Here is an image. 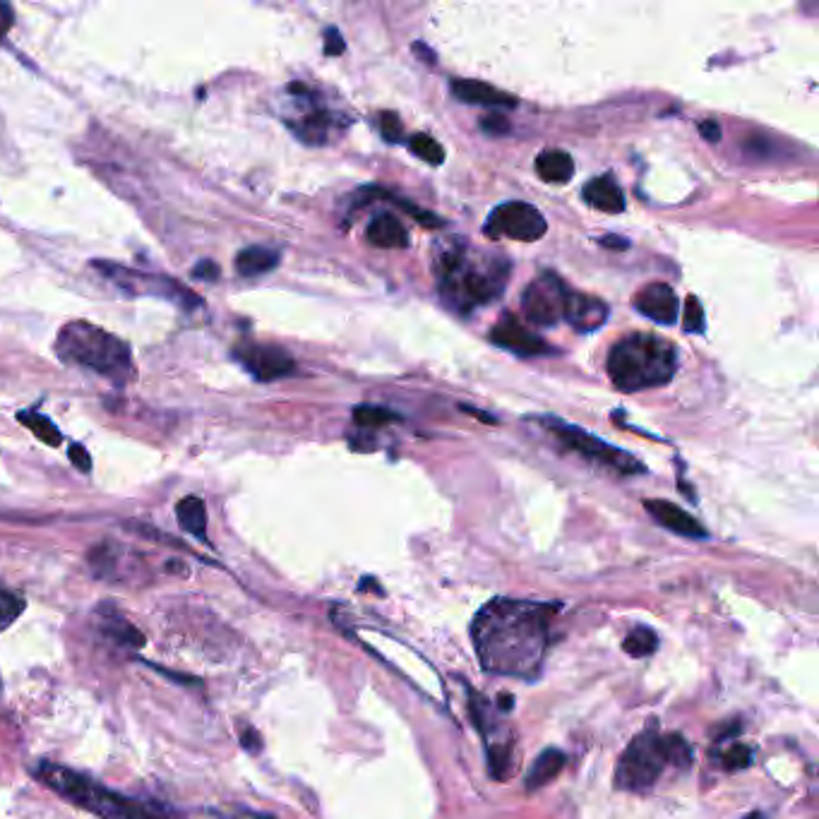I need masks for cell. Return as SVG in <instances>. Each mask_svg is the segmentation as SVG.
<instances>
[{
	"label": "cell",
	"mask_w": 819,
	"mask_h": 819,
	"mask_svg": "<svg viewBox=\"0 0 819 819\" xmlns=\"http://www.w3.org/2000/svg\"><path fill=\"white\" fill-rule=\"evenodd\" d=\"M401 207H405V210L416 219V222H419V224H423V226H428V229H440V226H443L445 222H443V219H437L433 212H425V210H421V207H416V204H409V202H399Z\"/></svg>",
	"instance_id": "d590c367"
},
{
	"label": "cell",
	"mask_w": 819,
	"mask_h": 819,
	"mask_svg": "<svg viewBox=\"0 0 819 819\" xmlns=\"http://www.w3.org/2000/svg\"><path fill=\"white\" fill-rule=\"evenodd\" d=\"M700 132H702V138L709 140V142H718V138H721V130H718L714 120H704V124L700 126Z\"/></svg>",
	"instance_id": "b9f144b4"
},
{
	"label": "cell",
	"mask_w": 819,
	"mask_h": 819,
	"mask_svg": "<svg viewBox=\"0 0 819 819\" xmlns=\"http://www.w3.org/2000/svg\"><path fill=\"white\" fill-rule=\"evenodd\" d=\"M353 421H356V425L361 428H385L389 423H397L399 416L385 407L363 405L359 409H353Z\"/></svg>",
	"instance_id": "4316f807"
},
{
	"label": "cell",
	"mask_w": 819,
	"mask_h": 819,
	"mask_svg": "<svg viewBox=\"0 0 819 819\" xmlns=\"http://www.w3.org/2000/svg\"><path fill=\"white\" fill-rule=\"evenodd\" d=\"M176 517L183 531H188L195 539L207 541V507L202 503V498H183L176 505Z\"/></svg>",
	"instance_id": "44dd1931"
},
{
	"label": "cell",
	"mask_w": 819,
	"mask_h": 819,
	"mask_svg": "<svg viewBox=\"0 0 819 819\" xmlns=\"http://www.w3.org/2000/svg\"><path fill=\"white\" fill-rule=\"evenodd\" d=\"M510 760H512V754L507 745H493V748L488 750V772H491L493 779L503 781L510 774V767H512Z\"/></svg>",
	"instance_id": "4dcf8cb0"
},
{
	"label": "cell",
	"mask_w": 819,
	"mask_h": 819,
	"mask_svg": "<svg viewBox=\"0 0 819 819\" xmlns=\"http://www.w3.org/2000/svg\"><path fill=\"white\" fill-rule=\"evenodd\" d=\"M10 24H12V10L10 5L0 3V39H3V34L10 30Z\"/></svg>",
	"instance_id": "7bdbcfd3"
},
{
	"label": "cell",
	"mask_w": 819,
	"mask_h": 819,
	"mask_svg": "<svg viewBox=\"0 0 819 819\" xmlns=\"http://www.w3.org/2000/svg\"><path fill=\"white\" fill-rule=\"evenodd\" d=\"M236 359L246 365V371L253 373L255 381L260 383H272L279 377H286L296 371L291 353L281 347L270 344H248L234 351Z\"/></svg>",
	"instance_id": "30bf717a"
},
{
	"label": "cell",
	"mask_w": 819,
	"mask_h": 819,
	"mask_svg": "<svg viewBox=\"0 0 819 819\" xmlns=\"http://www.w3.org/2000/svg\"><path fill=\"white\" fill-rule=\"evenodd\" d=\"M553 613L555 608H550V604L507 601V598L488 604L471 628L483 666L503 676H536L548 650Z\"/></svg>",
	"instance_id": "6da1fadb"
},
{
	"label": "cell",
	"mask_w": 819,
	"mask_h": 819,
	"mask_svg": "<svg viewBox=\"0 0 819 819\" xmlns=\"http://www.w3.org/2000/svg\"><path fill=\"white\" fill-rule=\"evenodd\" d=\"M461 411H464V413H469V416H476V419H479V421H483L485 425H495V423H498V419H495V416H491V413H485V411H481V409H471V407H461Z\"/></svg>",
	"instance_id": "ee69618b"
},
{
	"label": "cell",
	"mask_w": 819,
	"mask_h": 819,
	"mask_svg": "<svg viewBox=\"0 0 819 819\" xmlns=\"http://www.w3.org/2000/svg\"><path fill=\"white\" fill-rule=\"evenodd\" d=\"M491 339L500 349L517 353V356H543V353L550 351L546 341L539 335L529 332L515 315L500 317V323L493 327Z\"/></svg>",
	"instance_id": "8fae6325"
},
{
	"label": "cell",
	"mask_w": 819,
	"mask_h": 819,
	"mask_svg": "<svg viewBox=\"0 0 819 819\" xmlns=\"http://www.w3.org/2000/svg\"><path fill=\"white\" fill-rule=\"evenodd\" d=\"M601 246H606L608 250H628L630 248V241L628 238H620V236H606L601 238Z\"/></svg>",
	"instance_id": "60d3db41"
},
{
	"label": "cell",
	"mask_w": 819,
	"mask_h": 819,
	"mask_svg": "<svg viewBox=\"0 0 819 819\" xmlns=\"http://www.w3.org/2000/svg\"><path fill=\"white\" fill-rule=\"evenodd\" d=\"M622 650H625V654H630L632 658H644V656H652L656 650H658V637L656 632L652 628H634L625 642H622Z\"/></svg>",
	"instance_id": "d4e9b609"
},
{
	"label": "cell",
	"mask_w": 819,
	"mask_h": 819,
	"mask_svg": "<svg viewBox=\"0 0 819 819\" xmlns=\"http://www.w3.org/2000/svg\"><path fill=\"white\" fill-rule=\"evenodd\" d=\"M381 132H383L385 142L395 144V142H401V138H405V126H401V120H399L397 114L385 112L381 116Z\"/></svg>",
	"instance_id": "836d02e7"
},
{
	"label": "cell",
	"mask_w": 819,
	"mask_h": 819,
	"mask_svg": "<svg viewBox=\"0 0 819 819\" xmlns=\"http://www.w3.org/2000/svg\"><path fill=\"white\" fill-rule=\"evenodd\" d=\"M22 610H24L22 596L5 589V586H0V632L8 630L12 622L22 616Z\"/></svg>",
	"instance_id": "f1b7e54d"
},
{
	"label": "cell",
	"mask_w": 819,
	"mask_h": 819,
	"mask_svg": "<svg viewBox=\"0 0 819 819\" xmlns=\"http://www.w3.org/2000/svg\"><path fill=\"white\" fill-rule=\"evenodd\" d=\"M344 36H341L339 34V30H335V27H329L327 32H325V54L327 56H339V54H344Z\"/></svg>",
	"instance_id": "74e56055"
},
{
	"label": "cell",
	"mask_w": 819,
	"mask_h": 819,
	"mask_svg": "<svg viewBox=\"0 0 819 819\" xmlns=\"http://www.w3.org/2000/svg\"><path fill=\"white\" fill-rule=\"evenodd\" d=\"M413 51H416V54H421L425 63H435V60H437V56H435L433 51H428V48H425L421 42H416V44H413Z\"/></svg>",
	"instance_id": "f6af8a7d"
},
{
	"label": "cell",
	"mask_w": 819,
	"mask_h": 819,
	"mask_svg": "<svg viewBox=\"0 0 819 819\" xmlns=\"http://www.w3.org/2000/svg\"><path fill=\"white\" fill-rule=\"evenodd\" d=\"M752 764V750L748 745H733V748L724 754V769L726 772H740V769H748Z\"/></svg>",
	"instance_id": "1f68e13d"
},
{
	"label": "cell",
	"mask_w": 819,
	"mask_h": 819,
	"mask_svg": "<svg viewBox=\"0 0 819 819\" xmlns=\"http://www.w3.org/2000/svg\"><path fill=\"white\" fill-rule=\"evenodd\" d=\"M543 425L548 428V431H553L562 443H565L572 452H577V455L586 457V459H594L598 464H606V467L616 469L620 473L625 476H632V473H644V464L637 459L628 455V452H622L613 445L604 443V440H598L594 435H589L586 431H582V428L577 425H570V423H562L558 419H543Z\"/></svg>",
	"instance_id": "52a82bcc"
},
{
	"label": "cell",
	"mask_w": 819,
	"mask_h": 819,
	"mask_svg": "<svg viewBox=\"0 0 819 819\" xmlns=\"http://www.w3.org/2000/svg\"><path fill=\"white\" fill-rule=\"evenodd\" d=\"M668 764L664 736H658L656 726L640 733L628 750L620 754L616 769V786L630 793L650 791Z\"/></svg>",
	"instance_id": "5b68a950"
},
{
	"label": "cell",
	"mask_w": 819,
	"mask_h": 819,
	"mask_svg": "<svg viewBox=\"0 0 819 819\" xmlns=\"http://www.w3.org/2000/svg\"><path fill=\"white\" fill-rule=\"evenodd\" d=\"M644 510L668 531L680 534L685 539H706V529L702 524L697 522L690 512L668 503V500H644Z\"/></svg>",
	"instance_id": "4fadbf2b"
},
{
	"label": "cell",
	"mask_w": 819,
	"mask_h": 819,
	"mask_svg": "<svg viewBox=\"0 0 819 819\" xmlns=\"http://www.w3.org/2000/svg\"><path fill=\"white\" fill-rule=\"evenodd\" d=\"M327 128H329L327 114H311L296 130H299V138H303L305 142L320 144V142H325Z\"/></svg>",
	"instance_id": "f546056e"
},
{
	"label": "cell",
	"mask_w": 819,
	"mask_h": 819,
	"mask_svg": "<svg viewBox=\"0 0 819 819\" xmlns=\"http://www.w3.org/2000/svg\"><path fill=\"white\" fill-rule=\"evenodd\" d=\"M455 100L473 106H491V108H515L517 96H512L503 90H495L491 84L479 80H452L449 84Z\"/></svg>",
	"instance_id": "9a60e30c"
},
{
	"label": "cell",
	"mask_w": 819,
	"mask_h": 819,
	"mask_svg": "<svg viewBox=\"0 0 819 819\" xmlns=\"http://www.w3.org/2000/svg\"><path fill=\"white\" fill-rule=\"evenodd\" d=\"M100 616H102V630L108 634V637L118 640V644H128V646L144 644V634L132 628L130 622L120 613H116L114 608H106V606L100 608Z\"/></svg>",
	"instance_id": "603a6c76"
},
{
	"label": "cell",
	"mask_w": 819,
	"mask_h": 819,
	"mask_svg": "<svg viewBox=\"0 0 819 819\" xmlns=\"http://www.w3.org/2000/svg\"><path fill=\"white\" fill-rule=\"evenodd\" d=\"M481 128L488 132V136H507V132H510V120H507V116H503V114H488V116H483L481 118Z\"/></svg>",
	"instance_id": "e575fe53"
},
{
	"label": "cell",
	"mask_w": 819,
	"mask_h": 819,
	"mask_svg": "<svg viewBox=\"0 0 819 819\" xmlns=\"http://www.w3.org/2000/svg\"><path fill=\"white\" fill-rule=\"evenodd\" d=\"M565 762H568V757L562 750H558V748L543 750L539 757H536L534 767L529 769L527 791H539V788L548 786L550 781H553L562 772V769H565Z\"/></svg>",
	"instance_id": "ac0fdd59"
},
{
	"label": "cell",
	"mask_w": 819,
	"mask_h": 819,
	"mask_svg": "<svg viewBox=\"0 0 819 819\" xmlns=\"http://www.w3.org/2000/svg\"><path fill=\"white\" fill-rule=\"evenodd\" d=\"M68 455H70V461H72V464H75V467H78L80 471H90V469H92V459H90V452H87V449H84L82 445H72V447H70V452H68Z\"/></svg>",
	"instance_id": "ab89813d"
},
{
	"label": "cell",
	"mask_w": 819,
	"mask_h": 819,
	"mask_svg": "<svg viewBox=\"0 0 819 819\" xmlns=\"http://www.w3.org/2000/svg\"><path fill=\"white\" fill-rule=\"evenodd\" d=\"M634 308L658 325H674L680 313V301L668 284H650L637 291Z\"/></svg>",
	"instance_id": "7c38bea8"
},
{
	"label": "cell",
	"mask_w": 819,
	"mask_h": 819,
	"mask_svg": "<svg viewBox=\"0 0 819 819\" xmlns=\"http://www.w3.org/2000/svg\"><path fill=\"white\" fill-rule=\"evenodd\" d=\"M488 238H512V241H522V243H531L546 236L548 224L543 214L536 210L534 204L527 202H505L495 207L488 217V222L483 226Z\"/></svg>",
	"instance_id": "9c48e42d"
},
{
	"label": "cell",
	"mask_w": 819,
	"mask_h": 819,
	"mask_svg": "<svg viewBox=\"0 0 819 819\" xmlns=\"http://www.w3.org/2000/svg\"><path fill=\"white\" fill-rule=\"evenodd\" d=\"M584 200L598 212H606V214L625 212V195H622L620 186L610 176H598L586 183Z\"/></svg>",
	"instance_id": "2e32d148"
},
{
	"label": "cell",
	"mask_w": 819,
	"mask_h": 819,
	"mask_svg": "<svg viewBox=\"0 0 819 819\" xmlns=\"http://www.w3.org/2000/svg\"><path fill=\"white\" fill-rule=\"evenodd\" d=\"M192 277L200 279V281H214V279H219V265L212 262V260H200L198 265L192 267Z\"/></svg>",
	"instance_id": "f35d334b"
},
{
	"label": "cell",
	"mask_w": 819,
	"mask_h": 819,
	"mask_svg": "<svg viewBox=\"0 0 819 819\" xmlns=\"http://www.w3.org/2000/svg\"><path fill=\"white\" fill-rule=\"evenodd\" d=\"M409 150L416 156H419V159H423L425 164H431V166H440V164L445 162L443 144H440L437 140H433L431 136H423V132H419V136H411Z\"/></svg>",
	"instance_id": "484cf974"
},
{
	"label": "cell",
	"mask_w": 819,
	"mask_h": 819,
	"mask_svg": "<svg viewBox=\"0 0 819 819\" xmlns=\"http://www.w3.org/2000/svg\"><path fill=\"white\" fill-rule=\"evenodd\" d=\"M36 776H39V781H44L48 788H54L58 796L68 798L70 803L80 805L84 810L100 815L102 819H183L176 812L166 810L164 805L120 796V793L108 791L90 776L72 772L68 767L42 762L39 769H36Z\"/></svg>",
	"instance_id": "7a4b0ae2"
},
{
	"label": "cell",
	"mask_w": 819,
	"mask_h": 819,
	"mask_svg": "<svg viewBox=\"0 0 819 819\" xmlns=\"http://www.w3.org/2000/svg\"><path fill=\"white\" fill-rule=\"evenodd\" d=\"M241 745H243V750H246V752L258 754V752L262 750V738H260V733L255 730L253 726H246V728L241 730Z\"/></svg>",
	"instance_id": "8d00e7d4"
},
{
	"label": "cell",
	"mask_w": 819,
	"mask_h": 819,
	"mask_svg": "<svg viewBox=\"0 0 819 819\" xmlns=\"http://www.w3.org/2000/svg\"><path fill=\"white\" fill-rule=\"evenodd\" d=\"M365 236H368V241L377 248L401 250V248L409 246V234H407L405 224H401L399 219L395 214H389V212L377 214L373 222L368 224Z\"/></svg>",
	"instance_id": "e0dca14e"
},
{
	"label": "cell",
	"mask_w": 819,
	"mask_h": 819,
	"mask_svg": "<svg viewBox=\"0 0 819 819\" xmlns=\"http://www.w3.org/2000/svg\"><path fill=\"white\" fill-rule=\"evenodd\" d=\"M536 174L546 183H568L574 174V162L565 150H546L536 156Z\"/></svg>",
	"instance_id": "d6986e66"
},
{
	"label": "cell",
	"mask_w": 819,
	"mask_h": 819,
	"mask_svg": "<svg viewBox=\"0 0 819 819\" xmlns=\"http://www.w3.org/2000/svg\"><path fill=\"white\" fill-rule=\"evenodd\" d=\"M682 325H685V332H702V329H704V311H702L700 301H697L694 296L685 301Z\"/></svg>",
	"instance_id": "d6a6232c"
},
{
	"label": "cell",
	"mask_w": 819,
	"mask_h": 819,
	"mask_svg": "<svg viewBox=\"0 0 819 819\" xmlns=\"http://www.w3.org/2000/svg\"><path fill=\"white\" fill-rule=\"evenodd\" d=\"M565 320L577 329V332H596V329H601L608 320V305L594 296H586V293L570 291Z\"/></svg>",
	"instance_id": "5bb4252c"
},
{
	"label": "cell",
	"mask_w": 819,
	"mask_h": 819,
	"mask_svg": "<svg viewBox=\"0 0 819 819\" xmlns=\"http://www.w3.org/2000/svg\"><path fill=\"white\" fill-rule=\"evenodd\" d=\"M464 262H467V243H464L461 238L440 241L435 246L433 265H435V274L440 279L455 274Z\"/></svg>",
	"instance_id": "7402d4cb"
},
{
	"label": "cell",
	"mask_w": 819,
	"mask_h": 819,
	"mask_svg": "<svg viewBox=\"0 0 819 819\" xmlns=\"http://www.w3.org/2000/svg\"><path fill=\"white\" fill-rule=\"evenodd\" d=\"M279 265V253L272 248H262V246H253V248H243L236 255V270L241 277H258L272 272Z\"/></svg>",
	"instance_id": "ffe728a7"
},
{
	"label": "cell",
	"mask_w": 819,
	"mask_h": 819,
	"mask_svg": "<svg viewBox=\"0 0 819 819\" xmlns=\"http://www.w3.org/2000/svg\"><path fill=\"white\" fill-rule=\"evenodd\" d=\"M258 819H274V817H270V815H262V817H258Z\"/></svg>",
	"instance_id": "bcb514c9"
},
{
	"label": "cell",
	"mask_w": 819,
	"mask_h": 819,
	"mask_svg": "<svg viewBox=\"0 0 819 819\" xmlns=\"http://www.w3.org/2000/svg\"><path fill=\"white\" fill-rule=\"evenodd\" d=\"M56 349L63 361L90 368L118 385H126L136 377L132 353L126 341L90 323H70L63 327Z\"/></svg>",
	"instance_id": "277c9868"
},
{
	"label": "cell",
	"mask_w": 819,
	"mask_h": 819,
	"mask_svg": "<svg viewBox=\"0 0 819 819\" xmlns=\"http://www.w3.org/2000/svg\"><path fill=\"white\" fill-rule=\"evenodd\" d=\"M17 421H20L24 428H30V431H32L36 437H39L42 443H46V445L56 447V445H60V440H63V435H60V431H58V428L51 423V419H46V416H42V413H36V411H22V413H17Z\"/></svg>",
	"instance_id": "cb8c5ba5"
},
{
	"label": "cell",
	"mask_w": 819,
	"mask_h": 819,
	"mask_svg": "<svg viewBox=\"0 0 819 819\" xmlns=\"http://www.w3.org/2000/svg\"><path fill=\"white\" fill-rule=\"evenodd\" d=\"M507 270V262L500 267L491 265L485 272L481 267H471L469 262H464L455 274L440 279V291H443V299L452 308L469 311L476 308V305L491 303L503 293Z\"/></svg>",
	"instance_id": "8992f818"
},
{
	"label": "cell",
	"mask_w": 819,
	"mask_h": 819,
	"mask_svg": "<svg viewBox=\"0 0 819 819\" xmlns=\"http://www.w3.org/2000/svg\"><path fill=\"white\" fill-rule=\"evenodd\" d=\"M664 745H666L668 764H676L680 769H688L692 764V745L685 740L680 733H670V736H664Z\"/></svg>",
	"instance_id": "83f0119b"
},
{
	"label": "cell",
	"mask_w": 819,
	"mask_h": 819,
	"mask_svg": "<svg viewBox=\"0 0 819 819\" xmlns=\"http://www.w3.org/2000/svg\"><path fill=\"white\" fill-rule=\"evenodd\" d=\"M608 375L620 393H640L674 381L678 353L670 341L654 335H630L608 353Z\"/></svg>",
	"instance_id": "3957f363"
},
{
	"label": "cell",
	"mask_w": 819,
	"mask_h": 819,
	"mask_svg": "<svg viewBox=\"0 0 819 819\" xmlns=\"http://www.w3.org/2000/svg\"><path fill=\"white\" fill-rule=\"evenodd\" d=\"M570 289L565 286L558 274L543 272L536 277L531 284L522 293V311L534 325L553 327L560 320H565Z\"/></svg>",
	"instance_id": "ba28073f"
}]
</instances>
